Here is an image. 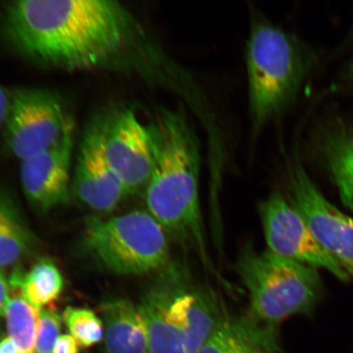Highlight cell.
Segmentation results:
<instances>
[{"instance_id":"1","label":"cell","mask_w":353,"mask_h":353,"mask_svg":"<svg viewBox=\"0 0 353 353\" xmlns=\"http://www.w3.org/2000/svg\"><path fill=\"white\" fill-rule=\"evenodd\" d=\"M1 32L35 64L66 72L130 73L163 85L174 60L120 2L19 0L7 3Z\"/></svg>"},{"instance_id":"2","label":"cell","mask_w":353,"mask_h":353,"mask_svg":"<svg viewBox=\"0 0 353 353\" xmlns=\"http://www.w3.org/2000/svg\"><path fill=\"white\" fill-rule=\"evenodd\" d=\"M157 125L159 151L145 189L148 212L166 232L193 243L207 259L199 184L201 145L184 108H161Z\"/></svg>"},{"instance_id":"3","label":"cell","mask_w":353,"mask_h":353,"mask_svg":"<svg viewBox=\"0 0 353 353\" xmlns=\"http://www.w3.org/2000/svg\"><path fill=\"white\" fill-rule=\"evenodd\" d=\"M236 272L248 292L250 316L276 328L281 321L307 314L321 296L316 269L271 252L247 247L238 257Z\"/></svg>"},{"instance_id":"4","label":"cell","mask_w":353,"mask_h":353,"mask_svg":"<svg viewBox=\"0 0 353 353\" xmlns=\"http://www.w3.org/2000/svg\"><path fill=\"white\" fill-rule=\"evenodd\" d=\"M249 107L254 131L281 113L294 98L305 73L302 48L268 21H254L246 46Z\"/></svg>"},{"instance_id":"5","label":"cell","mask_w":353,"mask_h":353,"mask_svg":"<svg viewBox=\"0 0 353 353\" xmlns=\"http://www.w3.org/2000/svg\"><path fill=\"white\" fill-rule=\"evenodd\" d=\"M166 233L149 212L135 210L108 219H88L83 242L108 271L139 276L159 272L170 263Z\"/></svg>"},{"instance_id":"6","label":"cell","mask_w":353,"mask_h":353,"mask_svg":"<svg viewBox=\"0 0 353 353\" xmlns=\"http://www.w3.org/2000/svg\"><path fill=\"white\" fill-rule=\"evenodd\" d=\"M63 100L47 88L12 91V103L3 125L7 149L21 161L54 145L72 122Z\"/></svg>"},{"instance_id":"7","label":"cell","mask_w":353,"mask_h":353,"mask_svg":"<svg viewBox=\"0 0 353 353\" xmlns=\"http://www.w3.org/2000/svg\"><path fill=\"white\" fill-rule=\"evenodd\" d=\"M101 118L103 151L109 165L129 195L145 191L159 151L157 123L144 125L130 108L114 110Z\"/></svg>"},{"instance_id":"8","label":"cell","mask_w":353,"mask_h":353,"mask_svg":"<svg viewBox=\"0 0 353 353\" xmlns=\"http://www.w3.org/2000/svg\"><path fill=\"white\" fill-rule=\"evenodd\" d=\"M288 201L315 239L353 278V219L322 195L299 162L288 174Z\"/></svg>"},{"instance_id":"9","label":"cell","mask_w":353,"mask_h":353,"mask_svg":"<svg viewBox=\"0 0 353 353\" xmlns=\"http://www.w3.org/2000/svg\"><path fill=\"white\" fill-rule=\"evenodd\" d=\"M265 240L268 250L293 261L314 268L325 269L338 279L351 278L319 241L288 199L274 191L259 205Z\"/></svg>"},{"instance_id":"10","label":"cell","mask_w":353,"mask_h":353,"mask_svg":"<svg viewBox=\"0 0 353 353\" xmlns=\"http://www.w3.org/2000/svg\"><path fill=\"white\" fill-rule=\"evenodd\" d=\"M186 268L170 263L158 272L139 304L147 330L148 353H188L182 329L170 312L174 299L189 288Z\"/></svg>"},{"instance_id":"11","label":"cell","mask_w":353,"mask_h":353,"mask_svg":"<svg viewBox=\"0 0 353 353\" xmlns=\"http://www.w3.org/2000/svg\"><path fill=\"white\" fill-rule=\"evenodd\" d=\"M78 151L73 181L74 192L90 208L110 213L129 193L105 157L103 118L88 125Z\"/></svg>"},{"instance_id":"12","label":"cell","mask_w":353,"mask_h":353,"mask_svg":"<svg viewBox=\"0 0 353 353\" xmlns=\"http://www.w3.org/2000/svg\"><path fill=\"white\" fill-rule=\"evenodd\" d=\"M74 145L72 121L52 147L21 161L22 188L35 208L46 212L68 201Z\"/></svg>"},{"instance_id":"13","label":"cell","mask_w":353,"mask_h":353,"mask_svg":"<svg viewBox=\"0 0 353 353\" xmlns=\"http://www.w3.org/2000/svg\"><path fill=\"white\" fill-rule=\"evenodd\" d=\"M170 312L182 329L188 353H198L226 315L210 290H184L171 304Z\"/></svg>"},{"instance_id":"14","label":"cell","mask_w":353,"mask_h":353,"mask_svg":"<svg viewBox=\"0 0 353 353\" xmlns=\"http://www.w3.org/2000/svg\"><path fill=\"white\" fill-rule=\"evenodd\" d=\"M276 329L250 316L221 322L198 353H280Z\"/></svg>"},{"instance_id":"15","label":"cell","mask_w":353,"mask_h":353,"mask_svg":"<svg viewBox=\"0 0 353 353\" xmlns=\"http://www.w3.org/2000/svg\"><path fill=\"white\" fill-rule=\"evenodd\" d=\"M107 353H148L147 330L139 304L113 299L100 307Z\"/></svg>"},{"instance_id":"16","label":"cell","mask_w":353,"mask_h":353,"mask_svg":"<svg viewBox=\"0 0 353 353\" xmlns=\"http://www.w3.org/2000/svg\"><path fill=\"white\" fill-rule=\"evenodd\" d=\"M10 285L29 303L42 308L54 303L60 297L64 281L54 263L48 259H41L28 272L13 273Z\"/></svg>"},{"instance_id":"17","label":"cell","mask_w":353,"mask_h":353,"mask_svg":"<svg viewBox=\"0 0 353 353\" xmlns=\"http://www.w3.org/2000/svg\"><path fill=\"white\" fill-rule=\"evenodd\" d=\"M322 152L344 205L353 212V130L326 137Z\"/></svg>"},{"instance_id":"18","label":"cell","mask_w":353,"mask_h":353,"mask_svg":"<svg viewBox=\"0 0 353 353\" xmlns=\"http://www.w3.org/2000/svg\"><path fill=\"white\" fill-rule=\"evenodd\" d=\"M32 236L10 199L0 193V269L28 252Z\"/></svg>"},{"instance_id":"19","label":"cell","mask_w":353,"mask_h":353,"mask_svg":"<svg viewBox=\"0 0 353 353\" xmlns=\"http://www.w3.org/2000/svg\"><path fill=\"white\" fill-rule=\"evenodd\" d=\"M19 294L11 298L6 308V325L10 336L21 353H34L42 308Z\"/></svg>"},{"instance_id":"20","label":"cell","mask_w":353,"mask_h":353,"mask_svg":"<svg viewBox=\"0 0 353 353\" xmlns=\"http://www.w3.org/2000/svg\"><path fill=\"white\" fill-rule=\"evenodd\" d=\"M61 319L79 347L94 346L104 337L103 321L90 309L66 307Z\"/></svg>"},{"instance_id":"21","label":"cell","mask_w":353,"mask_h":353,"mask_svg":"<svg viewBox=\"0 0 353 353\" xmlns=\"http://www.w3.org/2000/svg\"><path fill=\"white\" fill-rule=\"evenodd\" d=\"M61 321L63 319L54 309H42L34 353L54 352L57 339L61 336Z\"/></svg>"},{"instance_id":"22","label":"cell","mask_w":353,"mask_h":353,"mask_svg":"<svg viewBox=\"0 0 353 353\" xmlns=\"http://www.w3.org/2000/svg\"><path fill=\"white\" fill-rule=\"evenodd\" d=\"M12 91L0 85V128L3 127L7 120L12 103Z\"/></svg>"},{"instance_id":"23","label":"cell","mask_w":353,"mask_h":353,"mask_svg":"<svg viewBox=\"0 0 353 353\" xmlns=\"http://www.w3.org/2000/svg\"><path fill=\"white\" fill-rule=\"evenodd\" d=\"M79 345L70 334L61 335L52 353H79Z\"/></svg>"},{"instance_id":"24","label":"cell","mask_w":353,"mask_h":353,"mask_svg":"<svg viewBox=\"0 0 353 353\" xmlns=\"http://www.w3.org/2000/svg\"><path fill=\"white\" fill-rule=\"evenodd\" d=\"M10 285L6 276L0 270V317L6 315V308L10 301Z\"/></svg>"},{"instance_id":"25","label":"cell","mask_w":353,"mask_h":353,"mask_svg":"<svg viewBox=\"0 0 353 353\" xmlns=\"http://www.w3.org/2000/svg\"><path fill=\"white\" fill-rule=\"evenodd\" d=\"M0 353H21L16 343L10 337L2 338L0 341Z\"/></svg>"},{"instance_id":"26","label":"cell","mask_w":353,"mask_h":353,"mask_svg":"<svg viewBox=\"0 0 353 353\" xmlns=\"http://www.w3.org/2000/svg\"><path fill=\"white\" fill-rule=\"evenodd\" d=\"M352 74H353V64H352Z\"/></svg>"},{"instance_id":"27","label":"cell","mask_w":353,"mask_h":353,"mask_svg":"<svg viewBox=\"0 0 353 353\" xmlns=\"http://www.w3.org/2000/svg\"><path fill=\"white\" fill-rule=\"evenodd\" d=\"M2 338H1V334H0V341H1Z\"/></svg>"}]
</instances>
